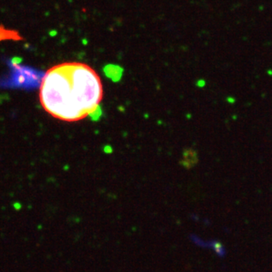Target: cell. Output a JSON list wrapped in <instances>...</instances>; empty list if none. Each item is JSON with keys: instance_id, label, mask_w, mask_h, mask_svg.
Returning <instances> with one entry per match:
<instances>
[{"instance_id": "1", "label": "cell", "mask_w": 272, "mask_h": 272, "mask_svg": "<svg viewBox=\"0 0 272 272\" xmlns=\"http://www.w3.org/2000/svg\"><path fill=\"white\" fill-rule=\"evenodd\" d=\"M103 98L98 73L81 62L52 66L42 78L39 100L50 115L63 122H79L93 115Z\"/></svg>"}, {"instance_id": "2", "label": "cell", "mask_w": 272, "mask_h": 272, "mask_svg": "<svg viewBox=\"0 0 272 272\" xmlns=\"http://www.w3.org/2000/svg\"><path fill=\"white\" fill-rule=\"evenodd\" d=\"M23 37L21 34L14 29H8L4 26L0 25V42L4 41H22Z\"/></svg>"}, {"instance_id": "3", "label": "cell", "mask_w": 272, "mask_h": 272, "mask_svg": "<svg viewBox=\"0 0 272 272\" xmlns=\"http://www.w3.org/2000/svg\"><path fill=\"white\" fill-rule=\"evenodd\" d=\"M196 163H197V157H196V154L194 153H186L185 155L184 160L182 161V164L186 168H192Z\"/></svg>"}]
</instances>
